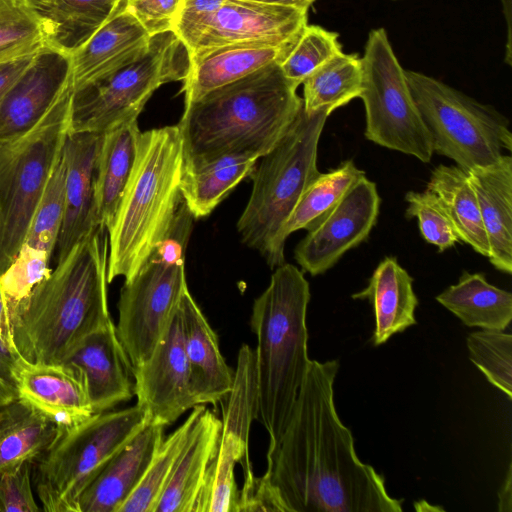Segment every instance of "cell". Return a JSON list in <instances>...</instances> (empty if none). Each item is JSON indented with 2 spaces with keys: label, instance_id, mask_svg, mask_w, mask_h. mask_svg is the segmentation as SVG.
I'll return each mask as SVG.
<instances>
[{
  "label": "cell",
  "instance_id": "ac0fdd59",
  "mask_svg": "<svg viewBox=\"0 0 512 512\" xmlns=\"http://www.w3.org/2000/svg\"><path fill=\"white\" fill-rule=\"evenodd\" d=\"M71 54L47 45L0 102V139L24 133L72 85Z\"/></svg>",
  "mask_w": 512,
  "mask_h": 512
},
{
  "label": "cell",
  "instance_id": "b9f144b4",
  "mask_svg": "<svg viewBox=\"0 0 512 512\" xmlns=\"http://www.w3.org/2000/svg\"><path fill=\"white\" fill-rule=\"evenodd\" d=\"M405 200L406 217L418 220L420 233L427 243L444 252L460 242L448 213L433 192L428 189L424 192L409 191Z\"/></svg>",
  "mask_w": 512,
  "mask_h": 512
},
{
  "label": "cell",
  "instance_id": "3957f363",
  "mask_svg": "<svg viewBox=\"0 0 512 512\" xmlns=\"http://www.w3.org/2000/svg\"><path fill=\"white\" fill-rule=\"evenodd\" d=\"M272 63L186 102L178 123L183 171L227 155L262 157L288 130L303 101Z\"/></svg>",
  "mask_w": 512,
  "mask_h": 512
},
{
  "label": "cell",
  "instance_id": "ba28073f",
  "mask_svg": "<svg viewBox=\"0 0 512 512\" xmlns=\"http://www.w3.org/2000/svg\"><path fill=\"white\" fill-rule=\"evenodd\" d=\"M72 85L29 130L0 139V276L15 260L55 156L70 133Z\"/></svg>",
  "mask_w": 512,
  "mask_h": 512
},
{
  "label": "cell",
  "instance_id": "6da1fadb",
  "mask_svg": "<svg viewBox=\"0 0 512 512\" xmlns=\"http://www.w3.org/2000/svg\"><path fill=\"white\" fill-rule=\"evenodd\" d=\"M338 360H311L290 418L261 476L278 512H402L403 499L357 456L334 403Z\"/></svg>",
  "mask_w": 512,
  "mask_h": 512
},
{
  "label": "cell",
  "instance_id": "4dcf8cb0",
  "mask_svg": "<svg viewBox=\"0 0 512 512\" xmlns=\"http://www.w3.org/2000/svg\"><path fill=\"white\" fill-rule=\"evenodd\" d=\"M427 189L442 203L459 240L488 257V240L467 172L456 165H439L432 170Z\"/></svg>",
  "mask_w": 512,
  "mask_h": 512
},
{
  "label": "cell",
  "instance_id": "836d02e7",
  "mask_svg": "<svg viewBox=\"0 0 512 512\" xmlns=\"http://www.w3.org/2000/svg\"><path fill=\"white\" fill-rule=\"evenodd\" d=\"M303 109L306 113L335 109L359 98L363 68L358 54L344 52L331 58L303 81Z\"/></svg>",
  "mask_w": 512,
  "mask_h": 512
},
{
  "label": "cell",
  "instance_id": "7bdbcfd3",
  "mask_svg": "<svg viewBox=\"0 0 512 512\" xmlns=\"http://www.w3.org/2000/svg\"><path fill=\"white\" fill-rule=\"evenodd\" d=\"M31 462L0 470V512H38L31 485Z\"/></svg>",
  "mask_w": 512,
  "mask_h": 512
},
{
  "label": "cell",
  "instance_id": "f5cc1de1",
  "mask_svg": "<svg viewBox=\"0 0 512 512\" xmlns=\"http://www.w3.org/2000/svg\"><path fill=\"white\" fill-rule=\"evenodd\" d=\"M16 398H18L17 390L0 379V408Z\"/></svg>",
  "mask_w": 512,
  "mask_h": 512
},
{
  "label": "cell",
  "instance_id": "5b68a950",
  "mask_svg": "<svg viewBox=\"0 0 512 512\" xmlns=\"http://www.w3.org/2000/svg\"><path fill=\"white\" fill-rule=\"evenodd\" d=\"M183 143L179 128L141 132L136 158L108 231V282L130 279L165 239L182 199Z\"/></svg>",
  "mask_w": 512,
  "mask_h": 512
},
{
  "label": "cell",
  "instance_id": "8992f818",
  "mask_svg": "<svg viewBox=\"0 0 512 512\" xmlns=\"http://www.w3.org/2000/svg\"><path fill=\"white\" fill-rule=\"evenodd\" d=\"M329 113H306L303 106L288 130L255 165L252 191L238 222L242 241L257 250L271 268L285 263L280 231L299 198L321 173L320 136Z\"/></svg>",
  "mask_w": 512,
  "mask_h": 512
},
{
  "label": "cell",
  "instance_id": "277c9868",
  "mask_svg": "<svg viewBox=\"0 0 512 512\" xmlns=\"http://www.w3.org/2000/svg\"><path fill=\"white\" fill-rule=\"evenodd\" d=\"M310 297L303 271L283 263L253 302L250 325L257 339V420L269 434L268 450L283 434L311 361L306 324Z\"/></svg>",
  "mask_w": 512,
  "mask_h": 512
},
{
  "label": "cell",
  "instance_id": "816d5d0a",
  "mask_svg": "<svg viewBox=\"0 0 512 512\" xmlns=\"http://www.w3.org/2000/svg\"><path fill=\"white\" fill-rule=\"evenodd\" d=\"M503 4V12L507 23V45H506V63H511V26H510V15H511V0H501Z\"/></svg>",
  "mask_w": 512,
  "mask_h": 512
},
{
  "label": "cell",
  "instance_id": "44dd1931",
  "mask_svg": "<svg viewBox=\"0 0 512 512\" xmlns=\"http://www.w3.org/2000/svg\"><path fill=\"white\" fill-rule=\"evenodd\" d=\"M164 430V425L150 422L126 443L85 488L78 512H119L144 477Z\"/></svg>",
  "mask_w": 512,
  "mask_h": 512
},
{
  "label": "cell",
  "instance_id": "8d00e7d4",
  "mask_svg": "<svg viewBox=\"0 0 512 512\" xmlns=\"http://www.w3.org/2000/svg\"><path fill=\"white\" fill-rule=\"evenodd\" d=\"M52 28L26 0H0V62L51 45Z\"/></svg>",
  "mask_w": 512,
  "mask_h": 512
},
{
  "label": "cell",
  "instance_id": "681fc988",
  "mask_svg": "<svg viewBox=\"0 0 512 512\" xmlns=\"http://www.w3.org/2000/svg\"><path fill=\"white\" fill-rule=\"evenodd\" d=\"M0 335L13 347L8 312L0 285ZM14 348V347H13Z\"/></svg>",
  "mask_w": 512,
  "mask_h": 512
},
{
  "label": "cell",
  "instance_id": "ab89813d",
  "mask_svg": "<svg viewBox=\"0 0 512 512\" xmlns=\"http://www.w3.org/2000/svg\"><path fill=\"white\" fill-rule=\"evenodd\" d=\"M470 361L487 381L512 399V335L504 331L479 330L466 339Z\"/></svg>",
  "mask_w": 512,
  "mask_h": 512
},
{
  "label": "cell",
  "instance_id": "f1b7e54d",
  "mask_svg": "<svg viewBox=\"0 0 512 512\" xmlns=\"http://www.w3.org/2000/svg\"><path fill=\"white\" fill-rule=\"evenodd\" d=\"M435 299L468 327L504 331L512 320V294L490 284L482 273L463 271Z\"/></svg>",
  "mask_w": 512,
  "mask_h": 512
},
{
  "label": "cell",
  "instance_id": "7dc6e473",
  "mask_svg": "<svg viewBox=\"0 0 512 512\" xmlns=\"http://www.w3.org/2000/svg\"><path fill=\"white\" fill-rule=\"evenodd\" d=\"M23 363L16 350L0 335V379L16 389L17 376Z\"/></svg>",
  "mask_w": 512,
  "mask_h": 512
},
{
  "label": "cell",
  "instance_id": "7a4b0ae2",
  "mask_svg": "<svg viewBox=\"0 0 512 512\" xmlns=\"http://www.w3.org/2000/svg\"><path fill=\"white\" fill-rule=\"evenodd\" d=\"M108 232L82 237L10 319L12 345L31 364H61L112 318L108 307Z\"/></svg>",
  "mask_w": 512,
  "mask_h": 512
},
{
  "label": "cell",
  "instance_id": "4316f807",
  "mask_svg": "<svg viewBox=\"0 0 512 512\" xmlns=\"http://www.w3.org/2000/svg\"><path fill=\"white\" fill-rule=\"evenodd\" d=\"M413 278L395 257H385L374 269L368 285L351 295L368 300L373 308L374 346L386 343L393 335L404 332L417 323L415 310L418 298L413 290Z\"/></svg>",
  "mask_w": 512,
  "mask_h": 512
},
{
  "label": "cell",
  "instance_id": "83f0119b",
  "mask_svg": "<svg viewBox=\"0 0 512 512\" xmlns=\"http://www.w3.org/2000/svg\"><path fill=\"white\" fill-rule=\"evenodd\" d=\"M140 134L135 121L102 136L95 168L94 206L98 224L107 232L132 173Z\"/></svg>",
  "mask_w": 512,
  "mask_h": 512
},
{
  "label": "cell",
  "instance_id": "74e56055",
  "mask_svg": "<svg viewBox=\"0 0 512 512\" xmlns=\"http://www.w3.org/2000/svg\"><path fill=\"white\" fill-rule=\"evenodd\" d=\"M66 173L67 165L63 144L55 156L23 242V244L46 251L50 256L56 249L64 216Z\"/></svg>",
  "mask_w": 512,
  "mask_h": 512
},
{
  "label": "cell",
  "instance_id": "52a82bcc",
  "mask_svg": "<svg viewBox=\"0 0 512 512\" xmlns=\"http://www.w3.org/2000/svg\"><path fill=\"white\" fill-rule=\"evenodd\" d=\"M194 217L181 199L165 239L121 288L116 332L133 368L165 336L188 289L185 255Z\"/></svg>",
  "mask_w": 512,
  "mask_h": 512
},
{
  "label": "cell",
  "instance_id": "60d3db41",
  "mask_svg": "<svg viewBox=\"0 0 512 512\" xmlns=\"http://www.w3.org/2000/svg\"><path fill=\"white\" fill-rule=\"evenodd\" d=\"M51 257L46 251L23 244L15 260L1 274L0 285L9 322L34 288L51 272Z\"/></svg>",
  "mask_w": 512,
  "mask_h": 512
},
{
  "label": "cell",
  "instance_id": "5bb4252c",
  "mask_svg": "<svg viewBox=\"0 0 512 512\" xmlns=\"http://www.w3.org/2000/svg\"><path fill=\"white\" fill-rule=\"evenodd\" d=\"M380 196L365 175L308 229L294 251L296 262L312 276L324 274L370 235L377 223Z\"/></svg>",
  "mask_w": 512,
  "mask_h": 512
},
{
  "label": "cell",
  "instance_id": "1f68e13d",
  "mask_svg": "<svg viewBox=\"0 0 512 512\" xmlns=\"http://www.w3.org/2000/svg\"><path fill=\"white\" fill-rule=\"evenodd\" d=\"M259 157L227 155L204 166L183 171L181 196L195 218L208 216L242 181L249 177Z\"/></svg>",
  "mask_w": 512,
  "mask_h": 512
},
{
  "label": "cell",
  "instance_id": "9a60e30c",
  "mask_svg": "<svg viewBox=\"0 0 512 512\" xmlns=\"http://www.w3.org/2000/svg\"><path fill=\"white\" fill-rule=\"evenodd\" d=\"M133 371L136 404L147 412L151 422L170 425L196 406L189 389L179 307L165 336L149 358Z\"/></svg>",
  "mask_w": 512,
  "mask_h": 512
},
{
  "label": "cell",
  "instance_id": "f35d334b",
  "mask_svg": "<svg viewBox=\"0 0 512 512\" xmlns=\"http://www.w3.org/2000/svg\"><path fill=\"white\" fill-rule=\"evenodd\" d=\"M341 52L337 32L307 23L279 67L285 78L298 88L308 76Z\"/></svg>",
  "mask_w": 512,
  "mask_h": 512
},
{
  "label": "cell",
  "instance_id": "9c48e42d",
  "mask_svg": "<svg viewBox=\"0 0 512 512\" xmlns=\"http://www.w3.org/2000/svg\"><path fill=\"white\" fill-rule=\"evenodd\" d=\"M189 67L190 53L174 31L150 36L131 60L74 92L70 133L104 134L137 121L152 94L183 81Z\"/></svg>",
  "mask_w": 512,
  "mask_h": 512
},
{
  "label": "cell",
  "instance_id": "cb8c5ba5",
  "mask_svg": "<svg viewBox=\"0 0 512 512\" xmlns=\"http://www.w3.org/2000/svg\"><path fill=\"white\" fill-rule=\"evenodd\" d=\"M16 389L19 398L61 428L75 426L94 414L81 378L63 364L24 361Z\"/></svg>",
  "mask_w": 512,
  "mask_h": 512
},
{
  "label": "cell",
  "instance_id": "f907efd6",
  "mask_svg": "<svg viewBox=\"0 0 512 512\" xmlns=\"http://www.w3.org/2000/svg\"><path fill=\"white\" fill-rule=\"evenodd\" d=\"M268 4L281 5L302 10H307L316 0H254Z\"/></svg>",
  "mask_w": 512,
  "mask_h": 512
},
{
  "label": "cell",
  "instance_id": "8fae6325",
  "mask_svg": "<svg viewBox=\"0 0 512 512\" xmlns=\"http://www.w3.org/2000/svg\"><path fill=\"white\" fill-rule=\"evenodd\" d=\"M405 73L434 152L467 172L493 164L503 148L512 150L509 121L493 106L424 73Z\"/></svg>",
  "mask_w": 512,
  "mask_h": 512
},
{
  "label": "cell",
  "instance_id": "f546056e",
  "mask_svg": "<svg viewBox=\"0 0 512 512\" xmlns=\"http://www.w3.org/2000/svg\"><path fill=\"white\" fill-rule=\"evenodd\" d=\"M62 428L27 401L16 398L0 408V470L38 461Z\"/></svg>",
  "mask_w": 512,
  "mask_h": 512
},
{
  "label": "cell",
  "instance_id": "7402d4cb",
  "mask_svg": "<svg viewBox=\"0 0 512 512\" xmlns=\"http://www.w3.org/2000/svg\"><path fill=\"white\" fill-rule=\"evenodd\" d=\"M150 35L127 9V0L71 53L72 89L77 92L125 64L148 44Z\"/></svg>",
  "mask_w": 512,
  "mask_h": 512
},
{
  "label": "cell",
  "instance_id": "ee69618b",
  "mask_svg": "<svg viewBox=\"0 0 512 512\" xmlns=\"http://www.w3.org/2000/svg\"><path fill=\"white\" fill-rule=\"evenodd\" d=\"M183 0H127V9L150 36L173 31Z\"/></svg>",
  "mask_w": 512,
  "mask_h": 512
},
{
  "label": "cell",
  "instance_id": "e0dca14e",
  "mask_svg": "<svg viewBox=\"0 0 512 512\" xmlns=\"http://www.w3.org/2000/svg\"><path fill=\"white\" fill-rule=\"evenodd\" d=\"M81 378L94 414L134 396V371L113 321L87 335L61 363Z\"/></svg>",
  "mask_w": 512,
  "mask_h": 512
},
{
  "label": "cell",
  "instance_id": "4fadbf2b",
  "mask_svg": "<svg viewBox=\"0 0 512 512\" xmlns=\"http://www.w3.org/2000/svg\"><path fill=\"white\" fill-rule=\"evenodd\" d=\"M217 452L207 469L194 512H236L239 489L234 469L253 473L249 435L258 414L255 350L242 344L237 355L233 384L225 398Z\"/></svg>",
  "mask_w": 512,
  "mask_h": 512
},
{
  "label": "cell",
  "instance_id": "d4e9b609",
  "mask_svg": "<svg viewBox=\"0 0 512 512\" xmlns=\"http://www.w3.org/2000/svg\"><path fill=\"white\" fill-rule=\"evenodd\" d=\"M488 240V259L499 271L512 272V158L502 155L487 166L467 171Z\"/></svg>",
  "mask_w": 512,
  "mask_h": 512
},
{
  "label": "cell",
  "instance_id": "603a6c76",
  "mask_svg": "<svg viewBox=\"0 0 512 512\" xmlns=\"http://www.w3.org/2000/svg\"><path fill=\"white\" fill-rule=\"evenodd\" d=\"M296 39L282 45L232 44L190 53V67L181 90L184 102L196 100L267 65L279 64Z\"/></svg>",
  "mask_w": 512,
  "mask_h": 512
},
{
  "label": "cell",
  "instance_id": "d6986e66",
  "mask_svg": "<svg viewBox=\"0 0 512 512\" xmlns=\"http://www.w3.org/2000/svg\"><path fill=\"white\" fill-rule=\"evenodd\" d=\"M103 134L69 133L66 156L65 210L57 241V261L98 224L94 206V178Z\"/></svg>",
  "mask_w": 512,
  "mask_h": 512
},
{
  "label": "cell",
  "instance_id": "7c38bea8",
  "mask_svg": "<svg viewBox=\"0 0 512 512\" xmlns=\"http://www.w3.org/2000/svg\"><path fill=\"white\" fill-rule=\"evenodd\" d=\"M361 61L365 137L429 163L434 153L431 137L384 28L369 32Z\"/></svg>",
  "mask_w": 512,
  "mask_h": 512
},
{
  "label": "cell",
  "instance_id": "f6af8a7d",
  "mask_svg": "<svg viewBox=\"0 0 512 512\" xmlns=\"http://www.w3.org/2000/svg\"><path fill=\"white\" fill-rule=\"evenodd\" d=\"M224 0H183L173 31L185 44L191 47L209 18L218 10Z\"/></svg>",
  "mask_w": 512,
  "mask_h": 512
},
{
  "label": "cell",
  "instance_id": "484cf974",
  "mask_svg": "<svg viewBox=\"0 0 512 512\" xmlns=\"http://www.w3.org/2000/svg\"><path fill=\"white\" fill-rule=\"evenodd\" d=\"M222 422L204 409L190 430L155 512H194L207 469L219 444Z\"/></svg>",
  "mask_w": 512,
  "mask_h": 512
},
{
  "label": "cell",
  "instance_id": "ffe728a7",
  "mask_svg": "<svg viewBox=\"0 0 512 512\" xmlns=\"http://www.w3.org/2000/svg\"><path fill=\"white\" fill-rule=\"evenodd\" d=\"M189 389L195 405L217 404L226 398L234 372L227 365L218 337L187 289L180 301Z\"/></svg>",
  "mask_w": 512,
  "mask_h": 512
},
{
  "label": "cell",
  "instance_id": "30bf717a",
  "mask_svg": "<svg viewBox=\"0 0 512 512\" xmlns=\"http://www.w3.org/2000/svg\"><path fill=\"white\" fill-rule=\"evenodd\" d=\"M151 422L135 404L93 414L62 428L50 449L38 460L36 491L46 512H78L85 488L109 460Z\"/></svg>",
  "mask_w": 512,
  "mask_h": 512
},
{
  "label": "cell",
  "instance_id": "e575fe53",
  "mask_svg": "<svg viewBox=\"0 0 512 512\" xmlns=\"http://www.w3.org/2000/svg\"><path fill=\"white\" fill-rule=\"evenodd\" d=\"M364 175V171L352 160L342 162L329 172L320 173L303 192L282 226L280 244L285 247L286 239L291 233L301 229L308 230Z\"/></svg>",
  "mask_w": 512,
  "mask_h": 512
},
{
  "label": "cell",
  "instance_id": "2e32d148",
  "mask_svg": "<svg viewBox=\"0 0 512 512\" xmlns=\"http://www.w3.org/2000/svg\"><path fill=\"white\" fill-rule=\"evenodd\" d=\"M308 11L254 0H224L188 49L232 44H286L307 24Z\"/></svg>",
  "mask_w": 512,
  "mask_h": 512
},
{
  "label": "cell",
  "instance_id": "d6a6232c",
  "mask_svg": "<svg viewBox=\"0 0 512 512\" xmlns=\"http://www.w3.org/2000/svg\"><path fill=\"white\" fill-rule=\"evenodd\" d=\"M52 28L51 45L69 54L84 44L122 0H26Z\"/></svg>",
  "mask_w": 512,
  "mask_h": 512
},
{
  "label": "cell",
  "instance_id": "bcb514c9",
  "mask_svg": "<svg viewBox=\"0 0 512 512\" xmlns=\"http://www.w3.org/2000/svg\"><path fill=\"white\" fill-rule=\"evenodd\" d=\"M38 52L0 62V102L30 66Z\"/></svg>",
  "mask_w": 512,
  "mask_h": 512
},
{
  "label": "cell",
  "instance_id": "d590c367",
  "mask_svg": "<svg viewBox=\"0 0 512 512\" xmlns=\"http://www.w3.org/2000/svg\"><path fill=\"white\" fill-rule=\"evenodd\" d=\"M205 408V405H196L186 420L170 435L164 437L144 477L119 512L156 511L157 504L172 475L190 430Z\"/></svg>",
  "mask_w": 512,
  "mask_h": 512
},
{
  "label": "cell",
  "instance_id": "c3c4849f",
  "mask_svg": "<svg viewBox=\"0 0 512 512\" xmlns=\"http://www.w3.org/2000/svg\"><path fill=\"white\" fill-rule=\"evenodd\" d=\"M498 510L500 512L512 511V468L508 467L506 479L498 491Z\"/></svg>",
  "mask_w": 512,
  "mask_h": 512
}]
</instances>
